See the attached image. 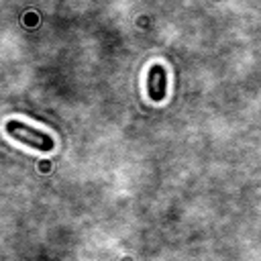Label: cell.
Returning a JSON list of instances; mask_svg holds the SVG:
<instances>
[{
  "instance_id": "1",
  "label": "cell",
  "mask_w": 261,
  "mask_h": 261,
  "mask_svg": "<svg viewBox=\"0 0 261 261\" xmlns=\"http://www.w3.org/2000/svg\"><path fill=\"white\" fill-rule=\"evenodd\" d=\"M4 128H6V133L12 139H16L18 143H22L27 147H33V149L45 151V153L55 149V141H53V137L49 133L39 130V128H33L31 124H27L22 120H8L4 124Z\"/></svg>"
},
{
  "instance_id": "2",
  "label": "cell",
  "mask_w": 261,
  "mask_h": 261,
  "mask_svg": "<svg viewBox=\"0 0 261 261\" xmlns=\"http://www.w3.org/2000/svg\"><path fill=\"white\" fill-rule=\"evenodd\" d=\"M147 96L153 102H161L167 96V71L161 63H153L147 71Z\"/></svg>"
}]
</instances>
